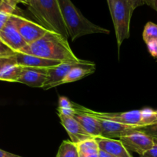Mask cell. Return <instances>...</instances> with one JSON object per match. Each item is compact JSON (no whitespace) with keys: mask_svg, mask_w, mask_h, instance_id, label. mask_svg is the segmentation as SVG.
<instances>
[{"mask_svg":"<svg viewBox=\"0 0 157 157\" xmlns=\"http://www.w3.org/2000/svg\"><path fill=\"white\" fill-rule=\"evenodd\" d=\"M0 39L15 52H19L28 44L10 19L0 32Z\"/></svg>","mask_w":157,"mask_h":157,"instance_id":"obj_9","label":"cell"},{"mask_svg":"<svg viewBox=\"0 0 157 157\" xmlns=\"http://www.w3.org/2000/svg\"><path fill=\"white\" fill-rule=\"evenodd\" d=\"M73 117L78 121L88 134L92 137L101 136V126L99 121L92 115L76 110Z\"/></svg>","mask_w":157,"mask_h":157,"instance_id":"obj_15","label":"cell"},{"mask_svg":"<svg viewBox=\"0 0 157 157\" xmlns=\"http://www.w3.org/2000/svg\"><path fill=\"white\" fill-rule=\"evenodd\" d=\"M95 71V63L92 64H89V65H81L74 67V68L72 69L71 71L68 74L67 76L62 80V81L60 83L59 85L78 81V80L82 79V78H85V77L92 74Z\"/></svg>","mask_w":157,"mask_h":157,"instance_id":"obj_16","label":"cell"},{"mask_svg":"<svg viewBox=\"0 0 157 157\" xmlns=\"http://www.w3.org/2000/svg\"><path fill=\"white\" fill-rule=\"evenodd\" d=\"M99 121L101 126V136L106 138H119L128 134L132 130L135 129H138L137 127H132V126L125 125V124H119L115 121H109V120L103 119V118L95 117Z\"/></svg>","mask_w":157,"mask_h":157,"instance_id":"obj_11","label":"cell"},{"mask_svg":"<svg viewBox=\"0 0 157 157\" xmlns=\"http://www.w3.org/2000/svg\"><path fill=\"white\" fill-rule=\"evenodd\" d=\"M24 67L17 64H9L0 71V81L17 82L21 76Z\"/></svg>","mask_w":157,"mask_h":157,"instance_id":"obj_17","label":"cell"},{"mask_svg":"<svg viewBox=\"0 0 157 157\" xmlns=\"http://www.w3.org/2000/svg\"><path fill=\"white\" fill-rule=\"evenodd\" d=\"M127 1L129 2V5L133 11L139 6H141L145 4L144 0H127Z\"/></svg>","mask_w":157,"mask_h":157,"instance_id":"obj_30","label":"cell"},{"mask_svg":"<svg viewBox=\"0 0 157 157\" xmlns=\"http://www.w3.org/2000/svg\"><path fill=\"white\" fill-rule=\"evenodd\" d=\"M48 68L24 67L17 82L32 87H43L47 79Z\"/></svg>","mask_w":157,"mask_h":157,"instance_id":"obj_10","label":"cell"},{"mask_svg":"<svg viewBox=\"0 0 157 157\" xmlns=\"http://www.w3.org/2000/svg\"><path fill=\"white\" fill-rule=\"evenodd\" d=\"M119 140L128 151L135 152L139 156H142L155 145L152 137L138 129H135L120 137Z\"/></svg>","mask_w":157,"mask_h":157,"instance_id":"obj_7","label":"cell"},{"mask_svg":"<svg viewBox=\"0 0 157 157\" xmlns=\"http://www.w3.org/2000/svg\"><path fill=\"white\" fill-rule=\"evenodd\" d=\"M56 157H79L76 144L71 140H64L58 148Z\"/></svg>","mask_w":157,"mask_h":157,"instance_id":"obj_19","label":"cell"},{"mask_svg":"<svg viewBox=\"0 0 157 157\" xmlns=\"http://www.w3.org/2000/svg\"><path fill=\"white\" fill-rule=\"evenodd\" d=\"M13 58L15 60V64L23 67H54L61 64V61H53V60L45 59L40 57L35 56L32 55L21 53V52H15L13 55Z\"/></svg>","mask_w":157,"mask_h":157,"instance_id":"obj_13","label":"cell"},{"mask_svg":"<svg viewBox=\"0 0 157 157\" xmlns=\"http://www.w3.org/2000/svg\"><path fill=\"white\" fill-rule=\"evenodd\" d=\"M19 52L61 62H80L69 46L68 39L56 32L47 31L42 38L27 44Z\"/></svg>","mask_w":157,"mask_h":157,"instance_id":"obj_1","label":"cell"},{"mask_svg":"<svg viewBox=\"0 0 157 157\" xmlns=\"http://www.w3.org/2000/svg\"><path fill=\"white\" fill-rule=\"evenodd\" d=\"M73 107L78 111L89 113L94 117L103 118L115 121L125 125L140 128L142 127V112L141 110H135L131 111L123 112V113H105V112H97L83 107L81 105L72 103Z\"/></svg>","mask_w":157,"mask_h":157,"instance_id":"obj_5","label":"cell"},{"mask_svg":"<svg viewBox=\"0 0 157 157\" xmlns=\"http://www.w3.org/2000/svg\"><path fill=\"white\" fill-rule=\"evenodd\" d=\"M0 157H22V156H18V155L13 154V153H9V152L0 150Z\"/></svg>","mask_w":157,"mask_h":157,"instance_id":"obj_32","label":"cell"},{"mask_svg":"<svg viewBox=\"0 0 157 157\" xmlns=\"http://www.w3.org/2000/svg\"><path fill=\"white\" fill-rule=\"evenodd\" d=\"M92 64L94 63L92 61L83 60V61H80V62H75V61L62 62L58 65L49 67L47 71V79H46V84L42 88L44 90H48L52 87L59 86L60 83L74 67Z\"/></svg>","mask_w":157,"mask_h":157,"instance_id":"obj_8","label":"cell"},{"mask_svg":"<svg viewBox=\"0 0 157 157\" xmlns=\"http://www.w3.org/2000/svg\"><path fill=\"white\" fill-rule=\"evenodd\" d=\"M12 14L0 9V32L3 29Z\"/></svg>","mask_w":157,"mask_h":157,"instance_id":"obj_25","label":"cell"},{"mask_svg":"<svg viewBox=\"0 0 157 157\" xmlns=\"http://www.w3.org/2000/svg\"><path fill=\"white\" fill-rule=\"evenodd\" d=\"M145 4L150 6L155 12H157V0H144Z\"/></svg>","mask_w":157,"mask_h":157,"instance_id":"obj_31","label":"cell"},{"mask_svg":"<svg viewBox=\"0 0 157 157\" xmlns=\"http://www.w3.org/2000/svg\"><path fill=\"white\" fill-rule=\"evenodd\" d=\"M112 0H107V3H108V6H109V4H110L111 2H112Z\"/></svg>","mask_w":157,"mask_h":157,"instance_id":"obj_35","label":"cell"},{"mask_svg":"<svg viewBox=\"0 0 157 157\" xmlns=\"http://www.w3.org/2000/svg\"><path fill=\"white\" fill-rule=\"evenodd\" d=\"M99 150L116 157H132L121 141L115 139L97 136L95 137Z\"/></svg>","mask_w":157,"mask_h":157,"instance_id":"obj_14","label":"cell"},{"mask_svg":"<svg viewBox=\"0 0 157 157\" xmlns=\"http://www.w3.org/2000/svg\"><path fill=\"white\" fill-rule=\"evenodd\" d=\"M2 0H0V5H1V3H2Z\"/></svg>","mask_w":157,"mask_h":157,"instance_id":"obj_36","label":"cell"},{"mask_svg":"<svg viewBox=\"0 0 157 157\" xmlns=\"http://www.w3.org/2000/svg\"><path fill=\"white\" fill-rule=\"evenodd\" d=\"M142 127L157 124V110L146 107L142 109Z\"/></svg>","mask_w":157,"mask_h":157,"instance_id":"obj_20","label":"cell"},{"mask_svg":"<svg viewBox=\"0 0 157 157\" xmlns=\"http://www.w3.org/2000/svg\"><path fill=\"white\" fill-rule=\"evenodd\" d=\"M72 102H71L66 97H59L58 98V108H72Z\"/></svg>","mask_w":157,"mask_h":157,"instance_id":"obj_26","label":"cell"},{"mask_svg":"<svg viewBox=\"0 0 157 157\" xmlns=\"http://www.w3.org/2000/svg\"><path fill=\"white\" fill-rule=\"evenodd\" d=\"M143 38L146 43L151 40L157 39V25L151 21L146 23L143 30Z\"/></svg>","mask_w":157,"mask_h":157,"instance_id":"obj_21","label":"cell"},{"mask_svg":"<svg viewBox=\"0 0 157 157\" xmlns=\"http://www.w3.org/2000/svg\"><path fill=\"white\" fill-rule=\"evenodd\" d=\"M58 117L60 119V123L69 134L71 141L74 144H77L85 140L92 137L88 134L87 132L73 117H66L58 114Z\"/></svg>","mask_w":157,"mask_h":157,"instance_id":"obj_12","label":"cell"},{"mask_svg":"<svg viewBox=\"0 0 157 157\" xmlns=\"http://www.w3.org/2000/svg\"><path fill=\"white\" fill-rule=\"evenodd\" d=\"M146 44L147 45L148 51L150 53V55L153 58H157V39L151 40Z\"/></svg>","mask_w":157,"mask_h":157,"instance_id":"obj_24","label":"cell"},{"mask_svg":"<svg viewBox=\"0 0 157 157\" xmlns=\"http://www.w3.org/2000/svg\"><path fill=\"white\" fill-rule=\"evenodd\" d=\"M99 157H116V156H113V155H111L109 154V153H106V152L99 150Z\"/></svg>","mask_w":157,"mask_h":157,"instance_id":"obj_33","label":"cell"},{"mask_svg":"<svg viewBox=\"0 0 157 157\" xmlns=\"http://www.w3.org/2000/svg\"><path fill=\"white\" fill-rule=\"evenodd\" d=\"M9 19L28 44L39 39L47 32V29L18 14H12Z\"/></svg>","mask_w":157,"mask_h":157,"instance_id":"obj_6","label":"cell"},{"mask_svg":"<svg viewBox=\"0 0 157 157\" xmlns=\"http://www.w3.org/2000/svg\"><path fill=\"white\" fill-rule=\"evenodd\" d=\"M9 64H15L13 56L10 57H0V71L3 67Z\"/></svg>","mask_w":157,"mask_h":157,"instance_id":"obj_28","label":"cell"},{"mask_svg":"<svg viewBox=\"0 0 157 157\" xmlns=\"http://www.w3.org/2000/svg\"><path fill=\"white\" fill-rule=\"evenodd\" d=\"M79 157L86 156L88 155L98 153L99 152V145L95 140V137L85 140L76 144Z\"/></svg>","mask_w":157,"mask_h":157,"instance_id":"obj_18","label":"cell"},{"mask_svg":"<svg viewBox=\"0 0 157 157\" xmlns=\"http://www.w3.org/2000/svg\"><path fill=\"white\" fill-rule=\"evenodd\" d=\"M17 1L18 2H21V3H24V4L27 5V2L29 0H17Z\"/></svg>","mask_w":157,"mask_h":157,"instance_id":"obj_34","label":"cell"},{"mask_svg":"<svg viewBox=\"0 0 157 157\" xmlns=\"http://www.w3.org/2000/svg\"><path fill=\"white\" fill-rule=\"evenodd\" d=\"M115 29L118 49L119 51L124 40L129 38L130 20L134 11L127 0H112L109 5Z\"/></svg>","mask_w":157,"mask_h":157,"instance_id":"obj_4","label":"cell"},{"mask_svg":"<svg viewBox=\"0 0 157 157\" xmlns=\"http://www.w3.org/2000/svg\"><path fill=\"white\" fill-rule=\"evenodd\" d=\"M57 111H58V114L62 115V116L66 117H73L74 114L75 113L76 110L74 107L72 108H58L57 109Z\"/></svg>","mask_w":157,"mask_h":157,"instance_id":"obj_27","label":"cell"},{"mask_svg":"<svg viewBox=\"0 0 157 157\" xmlns=\"http://www.w3.org/2000/svg\"><path fill=\"white\" fill-rule=\"evenodd\" d=\"M68 35L72 41L91 34H109L110 31L95 25L80 12L71 0H58Z\"/></svg>","mask_w":157,"mask_h":157,"instance_id":"obj_3","label":"cell"},{"mask_svg":"<svg viewBox=\"0 0 157 157\" xmlns=\"http://www.w3.org/2000/svg\"><path fill=\"white\" fill-rule=\"evenodd\" d=\"M140 157H157V144H155L150 150L143 153Z\"/></svg>","mask_w":157,"mask_h":157,"instance_id":"obj_29","label":"cell"},{"mask_svg":"<svg viewBox=\"0 0 157 157\" xmlns=\"http://www.w3.org/2000/svg\"><path fill=\"white\" fill-rule=\"evenodd\" d=\"M27 6L38 24L68 39L69 35L58 0H29Z\"/></svg>","mask_w":157,"mask_h":157,"instance_id":"obj_2","label":"cell"},{"mask_svg":"<svg viewBox=\"0 0 157 157\" xmlns=\"http://www.w3.org/2000/svg\"><path fill=\"white\" fill-rule=\"evenodd\" d=\"M138 130L143 132V133H145L146 134L149 135L150 137L152 138L154 143H155V144H157V124L149 126V127H140V128H138Z\"/></svg>","mask_w":157,"mask_h":157,"instance_id":"obj_22","label":"cell"},{"mask_svg":"<svg viewBox=\"0 0 157 157\" xmlns=\"http://www.w3.org/2000/svg\"><path fill=\"white\" fill-rule=\"evenodd\" d=\"M15 52L0 39V57L13 56Z\"/></svg>","mask_w":157,"mask_h":157,"instance_id":"obj_23","label":"cell"}]
</instances>
